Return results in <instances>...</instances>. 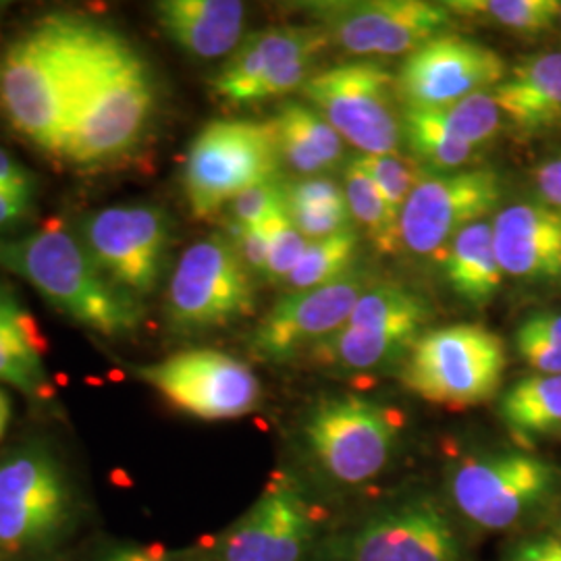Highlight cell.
<instances>
[{"label":"cell","mask_w":561,"mask_h":561,"mask_svg":"<svg viewBox=\"0 0 561 561\" xmlns=\"http://www.w3.org/2000/svg\"><path fill=\"white\" fill-rule=\"evenodd\" d=\"M157 92L148 62L115 30L88 21L62 159L96 167L127 154L148 129Z\"/></svg>","instance_id":"6da1fadb"},{"label":"cell","mask_w":561,"mask_h":561,"mask_svg":"<svg viewBox=\"0 0 561 561\" xmlns=\"http://www.w3.org/2000/svg\"><path fill=\"white\" fill-rule=\"evenodd\" d=\"M88 21L48 18L0 57V108L42 150L60 157Z\"/></svg>","instance_id":"7a4b0ae2"},{"label":"cell","mask_w":561,"mask_h":561,"mask_svg":"<svg viewBox=\"0 0 561 561\" xmlns=\"http://www.w3.org/2000/svg\"><path fill=\"white\" fill-rule=\"evenodd\" d=\"M0 268L27 280L71 321L106 337L127 335L144 319L141 301L108 279L60 222L18 240L0 238Z\"/></svg>","instance_id":"3957f363"},{"label":"cell","mask_w":561,"mask_h":561,"mask_svg":"<svg viewBox=\"0 0 561 561\" xmlns=\"http://www.w3.org/2000/svg\"><path fill=\"white\" fill-rule=\"evenodd\" d=\"M80 505L62 461L44 443H25L0 460V556L42 560L78 528Z\"/></svg>","instance_id":"277c9868"},{"label":"cell","mask_w":561,"mask_h":561,"mask_svg":"<svg viewBox=\"0 0 561 561\" xmlns=\"http://www.w3.org/2000/svg\"><path fill=\"white\" fill-rule=\"evenodd\" d=\"M505 366V345L497 333L456 322L422 333L408 352L401 381L422 400L461 410L493 400Z\"/></svg>","instance_id":"5b68a950"},{"label":"cell","mask_w":561,"mask_h":561,"mask_svg":"<svg viewBox=\"0 0 561 561\" xmlns=\"http://www.w3.org/2000/svg\"><path fill=\"white\" fill-rule=\"evenodd\" d=\"M279 150L268 121L217 119L190 144L183 190L196 219H210L241 192L279 180Z\"/></svg>","instance_id":"8992f818"},{"label":"cell","mask_w":561,"mask_h":561,"mask_svg":"<svg viewBox=\"0 0 561 561\" xmlns=\"http://www.w3.org/2000/svg\"><path fill=\"white\" fill-rule=\"evenodd\" d=\"M301 94L364 157L400 152L403 108L396 76L379 62L356 60L317 71Z\"/></svg>","instance_id":"52a82bcc"},{"label":"cell","mask_w":561,"mask_h":561,"mask_svg":"<svg viewBox=\"0 0 561 561\" xmlns=\"http://www.w3.org/2000/svg\"><path fill=\"white\" fill-rule=\"evenodd\" d=\"M254 308V280L227 236L215 233L183 252L167 294V314L175 329H219L250 317Z\"/></svg>","instance_id":"ba28073f"},{"label":"cell","mask_w":561,"mask_h":561,"mask_svg":"<svg viewBox=\"0 0 561 561\" xmlns=\"http://www.w3.org/2000/svg\"><path fill=\"white\" fill-rule=\"evenodd\" d=\"M301 7L329 41L354 57L410 55L454 25L445 2L319 0Z\"/></svg>","instance_id":"9c48e42d"},{"label":"cell","mask_w":561,"mask_h":561,"mask_svg":"<svg viewBox=\"0 0 561 561\" xmlns=\"http://www.w3.org/2000/svg\"><path fill=\"white\" fill-rule=\"evenodd\" d=\"M400 426L387 405L350 393L319 401L304 422V437L333 479L358 484L389 463Z\"/></svg>","instance_id":"30bf717a"},{"label":"cell","mask_w":561,"mask_h":561,"mask_svg":"<svg viewBox=\"0 0 561 561\" xmlns=\"http://www.w3.org/2000/svg\"><path fill=\"white\" fill-rule=\"evenodd\" d=\"M428 321L431 306L421 294L393 280L373 283L340 331L310 354L347 370H373L408 354Z\"/></svg>","instance_id":"8fae6325"},{"label":"cell","mask_w":561,"mask_h":561,"mask_svg":"<svg viewBox=\"0 0 561 561\" xmlns=\"http://www.w3.org/2000/svg\"><path fill=\"white\" fill-rule=\"evenodd\" d=\"M560 481V470L539 456L503 451L461 461L451 477V497L468 520L505 530L549 502Z\"/></svg>","instance_id":"7c38bea8"},{"label":"cell","mask_w":561,"mask_h":561,"mask_svg":"<svg viewBox=\"0 0 561 561\" xmlns=\"http://www.w3.org/2000/svg\"><path fill=\"white\" fill-rule=\"evenodd\" d=\"M131 373L173 408L201 421L241 419L261 403L262 387L254 370L219 350H185L134 366Z\"/></svg>","instance_id":"4fadbf2b"},{"label":"cell","mask_w":561,"mask_h":561,"mask_svg":"<svg viewBox=\"0 0 561 561\" xmlns=\"http://www.w3.org/2000/svg\"><path fill=\"white\" fill-rule=\"evenodd\" d=\"M80 240L102 273L141 301L159 287L171 225L152 204H117L88 215Z\"/></svg>","instance_id":"5bb4252c"},{"label":"cell","mask_w":561,"mask_h":561,"mask_svg":"<svg viewBox=\"0 0 561 561\" xmlns=\"http://www.w3.org/2000/svg\"><path fill=\"white\" fill-rule=\"evenodd\" d=\"M502 201V180L493 169H461L426 175L412 192L400 219L401 248L443 261L466 227L484 221Z\"/></svg>","instance_id":"9a60e30c"},{"label":"cell","mask_w":561,"mask_h":561,"mask_svg":"<svg viewBox=\"0 0 561 561\" xmlns=\"http://www.w3.org/2000/svg\"><path fill=\"white\" fill-rule=\"evenodd\" d=\"M507 76L500 53L458 34H443L410 53L398 69L396 88L403 108L443 111Z\"/></svg>","instance_id":"2e32d148"},{"label":"cell","mask_w":561,"mask_h":561,"mask_svg":"<svg viewBox=\"0 0 561 561\" xmlns=\"http://www.w3.org/2000/svg\"><path fill=\"white\" fill-rule=\"evenodd\" d=\"M373 285L362 271L314 289L289 291L275 301L252 335V350L266 362H287L337 333L356 301Z\"/></svg>","instance_id":"e0dca14e"},{"label":"cell","mask_w":561,"mask_h":561,"mask_svg":"<svg viewBox=\"0 0 561 561\" xmlns=\"http://www.w3.org/2000/svg\"><path fill=\"white\" fill-rule=\"evenodd\" d=\"M345 561H466L442 507L416 500L366 522L347 542Z\"/></svg>","instance_id":"ac0fdd59"},{"label":"cell","mask_w":561,"mask_h":561,"mask_svg":"<svg viewBox=\"0 0 561 561\" xmlns=\"http://www.w3.org/2000/svg\"><path fill=\"white\" fill-rule=\"evenodd\" d=\"M312 526L300 493L285 481L273 482L225 535L222 561H300Z\"/></svg>","instance_id":"d6986e66"},{"label":"cell","mask_w":561,"mask_h":561,"mask_svg":"<svg viewBox=\"0 0 561 561\" xmlns=\"http://www.w3.org/2000/svg\"><path fill=\"white\" fill-rule=\"evenodd\" d=\"M329 36L319 25H280L248 34L213 78V92L229 104H252L275 69L300 57H321Z\"/></svg>","instance_id":"ffe728a7"},{"label":"cell","mask_w":561,"mask_h":561,"mask_svg":"<svg viewBox=\"0 0 561 561\" xmlns=\"http://www.w3.org/2000/svg\"><path fill=\"white\" fill-rule=\"evenodd\" d=\"M503 275L522 280L561 277V219L545 204H512L491 222Z\"/></svg>","instance_id":"44dd1931"},{"label":"cell","mask_w":561,"mask_h":561,"mask_svg":"<svg viewBox=\"0 0 561 561\" xmlns=\"http://www.w3.org/2000/svg\"><path fill=\"white\" fill-rule=\"evenodd\" d=\"M154 15L162 34L196 59H221L243 41L245 4L238 0H161Z\"/></svg>","instance_id":"7402d4cb"},{"label":"cell","mask_w":561,"mask_h":561,"mask_svg":"<svg viewBox=\"0 0 561 561\" xmlns=\"http://www.w3.org/2000/svg\"><path fill=\"white\" fill-rule=\"evenodd\" d=\"M491 92L500 111L520 131L539 134L560 125L561 53L524 57Z\"/></svg>","instance_id":"603a6c76"},{"label":"cell","mask_w":561,"mask_h":561,"mask_svg":"<svg viewBox=\"0 0 561 561\" xmlns=\"http://www.w3.org/2000/svg\"><path fill=\"white\" fill-rule=\"evenodd\" d=\"M46 343L34 317L0 283V382L34 401H50L55 389L44 368Z\"/></svg>","instance_id":"cb8c5ba5"},{"label":"cell","mask_w":561,"mask_h":561,"mask_svg":"<svg viewBox=\"0 0 561 561\" xmlns=\"http://www.w3.org/2000/svg\"><path fill=\"white\" fill-rule=\"evenodd\" d=\"M268 125L275 134L280 164L304 180L324 178L343 162L345 141L314 108L285 102Z\"/></svg>","instance_id":"d4e9b609"},{"label":"cell","mask_w":561,"mask_h":561,"mask_svg":"<svg viewBox=\"0 0 561 561\" xmlns=\"http://www.w3.org/2000/svg\"><path fill=\"white\" fill-rule=\"evenodd\" d=\"M442 262L451 291L470 306H489L502 289L503 271L495 254L491 222L466 227L449 243Z\"/></svg>","instance_id":"484cf974"},{"label":"cell","mask_w":561,"mask_h":561,"mask_svg":"<svg viewBox=\"0 0 561 561\" xmlns=\"http://www.w3.org/2000/svg\"><path fill=\"white\" fill-rule=\"evenodd\" d=\"M507 431L518 442H535L561 431V375H533L514 382L500 403Z\"/></svg>","instance_id":"4316f807"},{"label":"cell","mask_w":561,"mask_h":561,"mask_svg":"<svg viewBox=\"0 0 561 561\" xmlns=\"http://www.w3.org/2000/svg\"><path fill=\"white\" fill-rule=\"evenodd\" d=\"M403 140L426 173L445 175L474 161L477 148L458 138L439 111L403 108Z\"/></svg>","instance_id":"83f0119b"},{"label":"cell","mask_w":561,"mask_h":561,"mask_svg":"<svg viewBox=\"0 0 561 561\" xmlns=\"http://www.w3.org/2000/svg\"><path fill=\"white\" fill-rule=\"evenodd\" d=\"M343 194L352 219L360 225L373 245L387 256L400 252V229L393 225L387 204L360 157L352 159L343 169Z\"/></svg>","instance_id":"f1b7e54d"},{"label":"cell","mask_w":561,"mask_h":561,"mask_svg":"<svg viewBox=\"0 0 561 561\" xmlns=\"http://www.w3.org/2000/svg\"><path fill=\"white\" fill-rule=\"evenodd\" d=\"M451 15L486 21L518 36H541L561 20L560 0H451Z\"/></svg>","instance_id":"f546056e"},{"label":"cell","mask_w":561,"mask_h":561,"mask_svg":"<svg viewBox=\"0 0 561 561\" xmlns=\"http://www.w3.org/2000/svg\"><path fill=\"white\" fill-rule=\"evenodd\" d=\"M358 233L352 227L329 238L310 241L285 285L291 291H304L341 279L352 271L358 254Z\"/></svg>","instance_id":"4dcf8cb0"},{"label":"cell","mask_w":561,"mask_h":561,"mask_svg":"<svg viewBox=\"0 0 561 561\" xmlns=\"http://www.w3.org/2000/svg\"><path fill=\"white\" fill-rule=\"evenodd\" d=\"M360 161L377 183L391 221L400 229L401 213L405 204L410 201L412 192L416 190V185L428 173L412 157H403L401 152L377 154V157L360 154Z\"/></svg>","instance_id":"1f68e13d"},{"label":"cell","mask_w":561,"mask_h":561,"mask_svg":"<svg viewBox=\"0 0 561 561\" xmlns=\"http://www.w3.org/2000/svg\"><path fill=\"white\" fill-rule=\"evenodd\" d=\"M439 113L447 127L477 150L495 140L502 129V111L491 90L477 92Z\"/></svg>","instance_id":"d6a6232c"},{"label":"cell","mask_w":561,"mask_h":561,"mask_svg":"<svg viewBox=\"0 0 561 561\" xmlns=\"http://www.w3.org/2000/svg\"><path fill=\"white\" fill-rule=\"evenodd\" d=\"M268 273L266 280L273 285H285L294 268L301 261L310 241L301 236L289 219L285 206L273 213L268 219Z\"/></svg>","instance_id":"836d02e7"},{"label":"cell","mask_w":561,"mask_h":561,"mask_svg":"<svg viewBox=\"0 0 561 561\" xmlns=\"http://www.w3.org/2000/svg\"><path fill=\"white\" fill-rule=\"evenodd\" d=\"M285 210L308 241L322 240L352 227L347 202L285 201Z\"/></svg>","instance_id":"e575fe53"},{"label":"cell","mask_w":561,"mask_h":561,"mask_svg":"<svg viewBox=\"0 0 561 561\" xmlns=\"http://www.w3.org/2000/svg\"><path fill=\"white\" fill-rule=\"evenodd\" d=\"M285 206V183L279 180L264 181L245 192L227 206L231 229L252 227L266 221L273 213Z\"/></svg>","instance_id":"d590c367"},{"label":"cell","mask_w":561,"mask_h":561,"mask_svg":"<svg viewBox=\"0 0 561 561\" xmlns=\"http://www.w3.org/2000/svg\"><path fill=\"white\" fill-rule=\"evenodd\" d=\"M227 238L233 241L241 262L245 264L250 275L266 280V273H268V225L266 221L252 225V227L231 229V233Z\"/></svg>","instance_id":"8d00e7d4"},{"label":"cell","mask_w":561,"mask_h":561,"mask_svg":"<svg viewBox=\"0 0 561 561\" xmlns=\"http://www.w3.org/2000/svg\"><path fill=\"white\" fill-rule=\"evenodd\" d=\"M514 341H516L518 356L537 375H561V350L551 345L542 335L535 333L526 324H520Z\"/></svg>","instance_id":"74e56055"},{"label":"cell","mask_w":561,"mask_h":561,"mask_svg":"<svg viewBox=\"0 0 561 561\" xmlns=\"http://www.w3.org/2000/svg\"><path fill=\"white\" fill-rule=\"evenodd\" d=\"M0 192L15 196L20 201L34 198V178L32 173L15 161L4 148H0Z\"/></svg>","instance_id":"f35d334b"},{"label":"cell","mask_w":561,"mask_h":561,"mask_svg":"<svg viewBox=\"0 0 561 561\" xmlns=\"http://www.w3.org/2000/svg\"><path fill=\"white\" fill-rule=\"evenodd\" d=\"M505 561H561V537L539 535L516 542Z\"/></svg>","instance_id":"ab89813d"},{"label":"cell","mask_w":561,"mask_h":561,"mask_svg":"<svg viewBox=\"0 0 561 561\" xmlns=\"http://www.w3.org/2000/svg\"><path fill=\"white\" fill-rule=\"evenodd\" d=\"M537 187L542 204L561 219V159L542 164L537 171Z\"/></svg>","instance_id":"60d3db41"},{"label":"cell","mask_w":561,"mask_h":561,"mask_svg":"<svg viewBox=\"0 0 561 561\" xmlns=\"http://www.w3.org/2000/svg\"><path fill=\"white\" fill-rule=\"evenodd\" d=\"M96 561H171L159 545H113Z\"/></svg>","instance_id":"b9f144b4"},{"label":"cell","mask_w":561,"mask_h":561,"mask_svg":"<svg viewBox=\"0 0 561 561\" xmlns=\"http://www.w3.org/2000/svg\"><path fill=\"white\" fill-rule=\"evenodd\" d=\"M34 213V204L20 201L0 192V231H15L23 222L30 221Z\"/></svg>","instance_id":"7bdbcfd3"},{"label":"cell","mask_w":561,"mask_h":561,"mask_svg":"<svg viewBox=\"0 0 561 561\" xmlns=\"http://www.w3.org/2000/svg\"><path fill=\"white\" fill-rule=\"evenodd\" d=\"M522 324H526L561 350V312H535L526 321H522Z\"/></svg>","instance_id":"ee69618b"},{"label":"cell","mask_w":561,"mask_h":561,"mask_svg":"<svg viewBox=\"0 0 561 561\" xmlns=\"http://www.w3.org/2000/svg\"><path fill=\"white\" fill-rule=\"evenodd\" d=\"M9 422H11V400L9 396L0 389V439L4 437L7 428H9Z\"/></svg>","instance_id":"f6af8a7d"},{"label":"cell","mask_w":561,"mask_h":561,"mask_svg":"<svg viewBox=\"0 0 561 561\" xmlns=\"http://www.w3.org/2000/svg\"><path fill=\"white\" fill-rule=\"evenodd\" d=\"M560 533H561V524H560Z\"/></svg>","instance_id":"bcb514c9"},{"label":"cell","mask_w":561,"mask_h":561,"mask_svg":"<svg viewBox=\"0 0 561 561\" xmlns=\"http://www.w3.org/2000/svg\"><path fill=\"white\" fill-rule=\"evenodd\" d=\"M561 21V20H560Z\"/></svg>","instance_id":"7dc6e473"}]
</instances>
